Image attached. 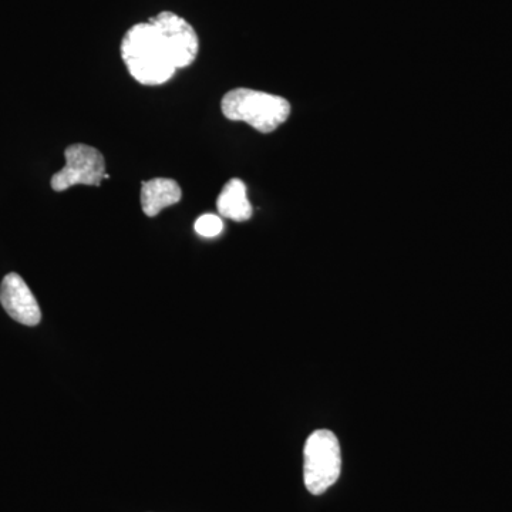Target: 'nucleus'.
<instances>
[{"label":"nucleus","mask_w":512,"mask_h":512,"mask_svg":"<svg viewBox=\"0 0 512 512\" xmlns=\"http://www.w3.org/2000/svg\"><path fill=\"white\" fill-rule=\"evenodd\" d=\"M120 50L133 79L144 86H160L195 62L200 39L187 20L165 10L128 29Z\"/></svg>","instance_id":"f257e3e1"},{"label":"nucleus","mask_w":512,"mask_h":512,"mask_svg":"<svg viewBox=\"0 0 512 512\" xmlns=\"http://www.w3.org/2000/svg\"><path fill=\"white\" fill-rule=\"evenodd\" d=\"M222 113L228 120L245 121L259 133H272L291 114V104L284 97L252 89H234L225 94Z\"/></svg>","instance_id":"f03ea898"},{"label":"nucleus","mask_w":512,"mask_h":512,"mask_svg":"<svg viewBox=\"0 0 512 512\" xmlns=\"http://www.w3.org/2000/svg\"><path fill=\"white\" fill-rule=\"evenodd\" d=\"M342 453L338 437L330 430L313 431L303 448V481L313 495L326 493L339 480Z\"/></svg>","instance_id":"7ed1b4c3"},{"label":"nucleus","mask_w":512,"mask_h":512,"mask_svg":"<svg viewBox=\"0 0 512 512\" xmlns=\"http://www.w3.org/2000/svg\"><path fill=\"white\" fill-rule=\"evenodd\" d=\"M66 165L52 177L53 190L62 192L74 185H100L106 175V161L97 148L73 144L64 151Z\"/></svg>","instance_id":"20e7f679"},{"label":"nucleus","mask_w":512,"mask_h":512,"mask_svg":"<svg viewBox=\"0 0 512 512\" xmlns=\"http://www.w3.org/2000/svg\"><path fill=\"white\" fill-rule=\"evenodd\" d=\"M0 303L10 318L22 325L36 326L42 319V312L35 295L23 281L22 276L15 272L3 278L0 285Z\"/></svg>","instance_id":"39448f33"},{"label":"nucleus","mask_w":512,"mask_h":512,"mask_svg":"<svg viewBox=\"0 0 512 512\" xmlns=\"http://www.w3.org/2000/svg\"><path fill=\"white\" fill-rule=\"evenodd\" d=\"M183 198V190L171 178H153L141 184V208L147 217H156L164 208L173 207Z\"/></svg>","instance_id":"423d86ee"},{"label":"nucleus","mask_w":512,"mask_h":512,"mask_svg":"<svg viewBox=\"0 0 512 512\" xmlns=\"http://www.w3.org/2000/svg\"><path fill=\"white\" fill-rule=\"evenodd\" d=\"M218 212L228 220L244 222L252 217V205L248 200L247 185L239 178H232L222 188L217 200Z\"/></svg>","instance_id":"0eeeda50"},{"label":"nucleus","mask_w":512,"mask_h":512,"mask_svg":"<svg viewBox=\"0 0 512 512\" xmlns=\"http://www.w3.org/2000/svg\"><path fill=\"white\" fill-rule=\"evenodd\" d=\"M195 232L204 238H215L221 234L224 224L218 215L204 214L195 221Z\"/></svg>","instance_id":"6e6552de"}]
</instances>
